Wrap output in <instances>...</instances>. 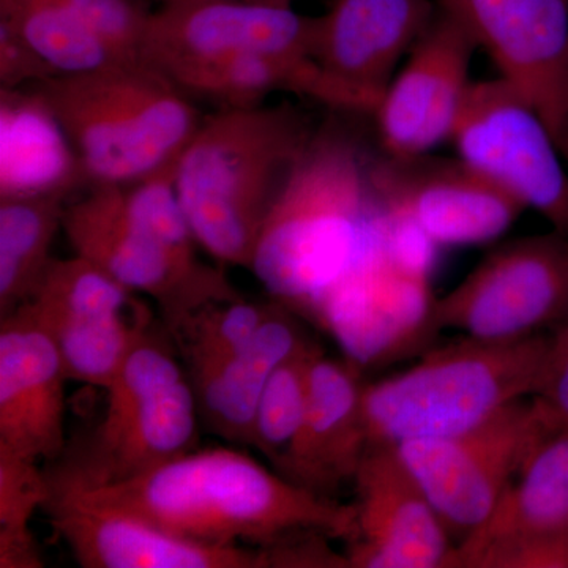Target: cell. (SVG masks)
I'll list each match as a JSON object with an SVG mask.
<instances>
[{"instance_id":"obj_29","label":"cell","mask_w":568,"mask_h":568,"mask_svg":"<svg viewBox=\"0 0 568 568\" xmlns=\"http://www.w3.org/2000/svg\"><path fill=\"white\" fill-rule=\"evenodd\" d=\"M110 50L118 62H142L149 13L133 0H59Z\"/></svg>"},{"instance_id":"obj_1","label":"cell","mask_w":568,"mask_h":568,"mask_svg":"<svg viewBox=\"0 0 568 568\" xmlns=\"http://www.w3.org/2000/svg\"><path fill=\"white\" fill-rule=\"evenodd\" d=\"M51 488L203 544L272 547L308 532L349 544L357 536L354 503L298 487L233 448L189 452L115 484Z\"/></svg>"},{"instance_id":"obj_28","label":"cell","mask_w":568,"mask_h":568,"mask_svg":"<svg viewBox=\"0 0 568 568\" xmlns=\"http://www.w3.org/2000/svg\"><path fill=\"white\" fill-rule=\"evenodd\" d=\"M271 304L250 302L245 297L212 302L183 317L170 335L189 375L222 361L248 343L271 313Z\"/></svg>"},{"instance_id":"obj_19","label":"cell","mask_w":568,"mask_h":568,"mask_svg":"<svg viewBox=\"0 0 568 568\" xmlns=\"http://www.w3.org/2000/svg\"><path fill=\"white\" fill-rule=\"evenodd\" d=\"M43 510L84 568H274L268 548L190 540L62 489Z\"/></svg>"},{"instance_id":"obj_27","label":"cell","mask_w":568,"mask_h":568,"mask_svg":"<svg viewBox=\"0 0 568 568\" xmlns=\"http://www.w3.org/2000/svg\"><path fill=\"white\" fill-rule=\"evenodd\" d=\"M321 349L323 347L306 336L276 366L257 403L250 447L257 448L274 466L286 454L301 428L308 395L310 368Z\"/></svg>"},{"instance_id":"obj_10","label":"cell","mask_w":568,"mask_h":568,"mask_svg":"<svg viewBox=\"0 0 568 568\" xmlns=\"http://www.w3.org/2000/svg\"><path fill=\"white\" fill-rule=\"evenodd\" d=\"M450 141L458 156L568 239V171L547 123L503 78L473 81Z\"/></svg>"},{"instance_id":"obj_24","label":"cell","mask_w":568,"mask_h":568,"mask_svg":"<svg viewBox=\"0 0 568 568\" xmlns=\"http://www.w3.org/2000/svg\"><path fill=\"white\" fill-rule=\"evenodd\" d=\"M69 192L0 197V316L28 304L48 267L52 244L63 230Z\"/></svg>"},{"instance_id":"obj_3","label":"cell","mask_w":568,"mask_h":568,"mask_svg":"<svg viewBox=\"0 0 568 568\" xmlns=\"http://www.w3.org/2000/svg\"><path fill=\"white\" fill-rule=\"evenodd\" d=\"M313 129L291 103L223 108L203 119L175 164V192L197 244L252 268L261 231Z\"/></svg>"},{"instance_id":"obj_13","label":"cell","mask_w":568,"mask_h":568,"mask_svg":"<svg viewBox=\"0 0 568 568\" xmlns=\"http://www.w3.org/2000/svg\"><path fill=\"white\" fill-rule=\"evenodd\" d=\"M62 231L77 256L134 294L153 298L168 331L201 306L244 297L230 278L200 282L179 271L134 215L125 185H93L67 205Z\"/></svg>"},{"instance_id":"obj_33","label":"cell","mask_w":568,"mask_h":568,"mask_svg":"<svg viewBox=\"0 0 568 568\" xmlns=\"http://www.w3.org/2000/svg\"><path fill=\"white\" fill-rule=\"evenodd\" d=\"M551 354L564 353L568 349V323L551 335Z\"/></svg>"},{"instance_id":"obj_18","label":"cell","mask_w":568,"mask_h":568,"mask_svg":"<svg viewBox=\"0 0 568 568\" xmlns=\"http://www.w3.org/2000/svg\"><path fill=\"white\" fill-rule=\"evenodd\" d=\"M353 485L351 568H452L454 540L395 446H369Z\"/></svg>"},{"instance_id":"obj_7","label":"cell","mask_w":568,"mask_h":568,"mask_svg":"<svg viewBox=\"0 0 568 568\" xmlns=\"http://www.w3.org/2000/svg\"><path fill=\"white\" fill-rule=\"evenodd\" d=\"M429 246L413 224L381 209L364 248L310 310L358 368L387 364L437 334L428 283Z\"/></svg>"},{"instance_id":"obj_5","label":"cell","mask_w":568,"mask_h":568,"mask_svg":"<svg viewBox=\"0 0 568 568\" xmlns=\"http://www.w3.org/2000/svg\"><path fill=\"white\" fill-rule=\"evenodd\" d=\"M551 335L465 338L428 351L396 375L365 384L369 446L467 432L529 398L551 355Z\"/></svg>"},{"instance_id":"obj_32","label":"cell","mask_w":568,"mask_h":568,"mask_svg":"<svg viewBox=\"0 0 568 568\" xmlns=\"http://www.w3.org/2000/svg\"><path fill=\"white\" fill-rule=\"evenodd\" d=\"M55 71L7 26L0 24V82L6 91H14L26 82L50 80Z\"/></svg>"},{"instance_id":"obj_25","label":"cell","mask_w":568,"mask_h":568,"mask_svg":"<svg viewBox=\"0 0 568 568\" xmlns=\"http://www.w3.org/2000/svg\"><path fill=\"white\" fill-rule=\"evenodd\" d=\"M0 24L17 33L58 74L118 62L103 41L59 0H0Z\"/></svg>"},{"instance_id":"obj_12","label":"cell","mask_w":568,"mask_h":568,"mask_svg":"<svg viewBox=\"0 0 568 568\" xmlns=\"http://www.w3.org/2000/svg\"><path fill=\"white\" fill-rule=\"evenodd\" d=\"M547 123L568 163V0H436Z\"/></svg>"},{"instance_id":"obj_30","label":"cell","mask_w":568,"mask_h":568,"mask_svg":"<svg viewBox=\"0 0 568 568\" xmlns=\"http://www.w3.org/2000/svg\"><path fill=\"white\" fill-rule=\"evenodd\" d=\"M469 568H568V529L491 549L474 559Z\"/></svg>"},{"instance_id":"obj_2","label":"cell","mask_w":568,"mask_h":568,"mask_svg":"<svg viewBox=\"0 0 568 568\" xmlns=\"http://www.w3.org/2000/svg\"><path fill=\"white\" fill-rule=\"evenodd\" d=\"M373 164L339 123L315 129L261 231L250 271L297 316L354 263L381 212Z\"/></svg>"},{"instance_id":"obj_23","label":"cell","mask_w":568,"mask_h":568,"mask_svg":"<svg viewBox=\"0 0 568 568\" xmlns=\"http://www.w3.org/2000/svg\"><path fill=\"white\" fill-rule=\"evenodd\" d=\"M568 529V429L548 433L529 452L484 528L455 548L452 568H469L491 549Z\"/></svg>"},{"instance_id":"obj_14","label":"cell","mask_w":568,"mask_h":568,"mask_svg":"<svg viewBox=\"0 0 568 568\" xmlns=\"http://www.w3.org/2000/svg\"><path fill=\"white\" fill-rule=\"evenodd\" d=\"M436 14V0H335L313 33L312 59L327 82L324 104L373 114Z\"/></svg>"},{"instance_id":"obj_31","label":"cell","mask_w":568,"mask_h":568,"mask_svg":"<svg viewBox=\"0 0 568 568\" xmlns=\"http://www.w3.org/2000/svg\"><path fill=\"white\" fill-rule=\"evenodd\" d=\"M529 402L545 435L568 429V349L549 355L547 369Z\"/></svg>"},{"instance_id":"obj_21","label":"cell","mask_w":568,"mask_h":568,"mask_svg":"<svg viewBox=\"0 0 568 568\" xmlns=\"http://www.w3.org/2000/svg\"><path fill=\"white\" fill-rule=\"evenodd\" d=\"M365 383L354 362L327 357L321 349L310 368L301 428L276 473L316 495L334 497L368 450L364 413Z\"/></svg>"},{"instance_id":"obj_8","label":"cell","mask_w":568,"mask_h":568,"mask_svg":"<svg viewBox=\"0 0 568 568\" xmlns=\"http://www.w3.org/2000/svg\"><path fill=\"white\" fill-rule=\"evenodd\" d=\"M436 331L489 342L528 338L568 323V239L556 231L489 250L435 301Z\"/></svg>"},{"instance_id":"obj_22","label":"cell","mask_w":568,"mask_h":568,"mask_svg":"<svg viewBox=\"0 0 568 568\" xmlns=\"http://www.w3.org/2000/svg\"><path fill=\"white\" fill-rule=\"evenodd\" d=\"M305 338L297 315L274 301L271 313L246 345L189 375L205 426L227 443L250 446L265 384Z\"/></svg>"},{"instance_id":"obj_17","label":"cell","mask_w":568,"mask_h":568,"mask_svg":"<svg viewBox=\"0 0 568 568\" xmlns=\"http://www.w3.org/2000/svg\"><path fill=\"white\" fill-rule=\"evenodd\" d=\"M476 41L454 17L437 9L422 39L381 97L375 115L387 156L409 159L450 141L462 111Z\"/></svg>"},{"instance_id":"obj_15","label":"cell","mask_w":568,"mask_h":568,"mask_svg":"<svg viewBox=\"0 0 568 568\" xmlns=\"http://www.w3.org/2000/svg\"><path fill=\"white\" fill-rule=\"evenodd\" d=\"M372 175L381 205L436 246L488 244L526 211L517 197L458 155H386L373 164Z\"/></svg>"},{"instance_id":"obj_9","label":"cell","mask_w":568,"mask_h":568,"mask_svg":"<svg viewBox=\"0 0 568 568\" xmlns=\"http://www.w3.org/2000/svg\"><path fill=\"white\" fill-rule=\"evenodd\" d=\"M544 436L529 398H525L476 428L403 440L395 447L457 548L487 525Z\"/></svg>"},{"instance_id":"obj_26","label":"cell","mask_w":568,"mask_h":568,"mask_svg":"<svg viewBox=\"0 0 568 568\" xmlns=\"http://www.w3.org/2000/svg\"><path fill=\"white\" fill-rule=\"evenodd\" d=\"M50 496L39 463L0 450V568L44 567L31 521Z\"/></svg>"},{"instance_id":"obj_11","label":"cell","mask_w":568,"mask_h":568,"mask_svg":"<svg viewBox=\"0 0 568 568\" xmlns=\"http://www.w3.org/2000/svg\"><path fill=\"white\" fill-rule=\"evenodd\" d=\"M136 295L74 254L52 260L24 308L51 336L69 379L104 390L153 325Z\"/></svg>"},{"instance_id":"obj_34","label":"cell","mask_w":568,"mask_h":568,"mask_svg":"<svg viewBox=\"0 0 568 568\" xmlns=\"http://www.w3.org/2000/svg\"><path fill=\"white\" fill-rule=\"evenodd\" d=\"M164 2H166V0H164ZM245 2L284 3V6H291L293 0H245Z\"/></svg>"},{"instance_id":"obj_4","label":"cell","mask_w":568,"mask_h":568,"mask_svg":"<svg viewBox=\"0 0 568 568\" xmlns=\"http://www.w3.org/2000/svg\"><path fill=\"white\" fill-rule=\"evenodd\" d=\"M33 92L93 185H132L159 173L203 122L192 99L144 62L55 74Z\"/></svg>"},{"instance_id":"obj_20","label":"cell","mask_w":568,"mask_h":568,"mask_svg":"<svg viewBox=\"0 0 568 568\" xmlns=\"http://www.w3.org/2000/svg\"><path fill=\"white\" fill-rule=\"evenodd\" d=\"M65 366L21 306L0 324V450L54 462L65 450Z\"/></svg>"},{"instance_id":"obj_16","label":"cell","mask_w":568,"mask_h":568,"mask_svg":"<svg viewBox=\"0 0 568 568\" xmlns=\"http://www.w3.org/2000/svg\"><path fill=\"white\" fill-rule=\"evenodd\" d=\"M315 22L284 3L166 0L149 13L141 61L160 73L239 54L313 61Z\"/></svg>"},{"instance_id":"obj_6","label":"cell","mask_w":568,"mask_h":568,"mask_svg":"<svg viewBox=\"0 0 568 568\" xmlns=\"http://www.w3.org/2000/svg\"><path fill=\"white\" fill-rule=\"evenodd\" d=\"M168 334L152 325L141 336L104 388L106 407L88 447L48 474L51 484H115L193 452L196 396Z\"/></svg>"}]
</instances>
